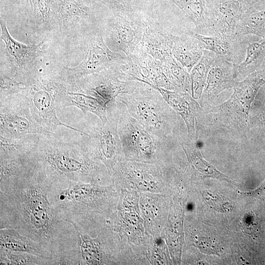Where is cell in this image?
<instances>
[{
    "label": "cell",
    "mask_w": 265,
    "mask_h": 265,
    "mask_svg": "<svg viewBox=\"0 0 265 265\" xmlns=\"http://www.w3.org/2000/svg\"><path fill=\"white\" fill-rule=\"evenodd\" d=\"M52 185L30 166L0 183V229L11 228L38 242L61 265L76 240L74 226L58 217L48 194Z\"/></svg>",
    "instance_id": "cell-1"
},
{
    "label": "cell",
    "mask_w": 265,
    "mask_h": 265,
    "mask_svg": "<svg viewBox=\"0 0 265 265\" xmlns=\"http://www.w3.org/2000/svg\"><path fill=\"white\" fill-rule=\"evenodd\" d=\"M26 159L33 169L56 187H67L73 182H101L111 179L104 164L90 156L83 141L65 142L54 134L39 135L36 145Z\"/></svg>",
    "instance_id": "cell-2"
},
{
    "label": "cell",
    "mask_w": 265,
    "mask_h": 265,
    "mask_svg": "<svg viewBox=\"0 0 265 265\" xmlns=\"http://www.w3.org/2000/svg\"><path fill=\"white\" fill-rule=\"evenodd\" d=\"M101 183L73 182L64 188L52 186L50 202L59 218L89 232L100 224L96 216L108 218L114 203V185Z\"/></svg>",
    "instance_id": "cell-3"
},
{
    "label": "cell",
    "mask_w": 265,
    "mask_h": 265,
    "mask_svg": "<svg viewBox=\"0 0 265 265\" xmlns=\"http://www.w3.org/2000/svg\"><path fill=\"white\" fill-rule=\"evenodd\" d=\"M116 99L125 106L131 116L157 136L169 141L174 139L178 143L183 137L175 132L174 110L161 94L148 84L144 83L133 92L121 94Z\"/></svg>",
    "instance_id": "cell-4"
},
{
    "label": "cell",
    "mask_w": 265,
    "mask_h": 265,
    "mask_svg": "<svg viewBox=\"0 0 265 265\" xmlns=\"http://www.w3.org/2000/svg\"><path fill=\"white\" fill-rule=\"evenodd\" d=\"M65 81L60 70L41 72L37 68L25 82L21 93L27 99L34 119L47 130L54 132L59 126H63L88 136V133L61 122L57 116L56 99Z\"/></svg>",
    "instance_id": "cell-5"
},
{
    "label": "cell",
    "mask_w": 265,
    "mask_h": 265,
    "mask_svg": "<svg viewBox=\"0 0 265 265\" xmlns=\"http://www.w3.org/2000/svg\"><path fill=\"white\" fill-rule=\"evenodd\" d=\"M119 108L118 133L127 160L164 164L169 141L143 126L116 99Z\"/></svg>",
    "instance_id": "cell-6"
},
{
    "label": "cell",
    "mask_w": 265,
    "mask_h": 265,
    "mask_svg": "<svg viewBox=\"0 0 265 265\" xmlns=\"http://www.w3.org/2000/svg\"><path fill=\"white\" fill-rule=\"evenodd\" d=\"M265 83V65L234 85L231 97L211 112L221 123L237 130L245 127L252 103L258 90Z\"/></svg>",
    "instance_id": "cell-7"
},
{
    "label": "cell",
    "mask_w": 265,
    "mask_h": 265,
    "mask_svg": "<svg viewBox=\"0 0 265 265\" xmlns=\"http://www.w3.org/2000/svg\"><path fill=\"white\" fill-rule=\"evenodd\" d=\"M107 121L95 127L83 142L90 156L102 162L111 174L114 167L125 159L118 133L119 108L116 100L109 104Z\"/></svg>",
    "instance_id": "cell-8"
},
{
    "label": "cell",
    "mask_w": 265,
    "mask_h": 265,
    "mask_svg": "<svg viewBox=\"0 0 265 265\" xmlns=\"http://www.w3.org/2000/svg\"><path fill=\"white\" fill-rule=\"evenodd\" d=\"M147 24V16L133 12L112 13L102 25L104 39L111 51L132 55L140 46Z\"/></svg>",
    "instance_id": "cell-9"
},
{
    "label": "cell",
    "mask_w": 265,
    "mask_h": 265,
    "mask_svg": "<svg viewBox=\"0 0 265 265\" xmlns=\"http://www.w3.org/2000/svg\"><path fill=\"white\" fill-rule=\"evenodd\" d=\"M84 57L77 66L61 68L66 79L76 81L88 75L127 61L129 57L109 49L104 39L102 27L85 34L83 41Z\"/></svg>",
    "instance_id": "cell-10"
},
{
    "label": "cell",
    "mask_w": 265,
    "mask_h": 265,
    "mask_svg": "<svg viewBox=\"0 0 265 265\" xmlns=\"http://www.w3.org/2000/svg\"><path fill=\"white\" fill-rule=\"evenodd\" d=\"M54 134L41 126L33 117L26 97L22 93L0 100V136Z\"/></svg>",
    "instance_id": "cell-11"
},
{
    "label": "cell",
    "mask_w": 265,
    "mask_h": 265,
    "mask_svg": "<svg viewBox=\"0 0 265 265\" xmlns=\"http://www.w3.org/2000/svg\"><path fill=\"white\" fill-rule=\"evenodd\" d=\"M119 65L84 77L76 82L85 93L109 105L120 94L133 92L144 83L133 80L132 76L121 70Z\"/></svg>",
    "instance_id": "cell-12"
},
{
    "label": "cell",
    "mask_w": 265,
    "mask_h": 265,
    "mask_svg": "<svg viewBox=\"0 0 265 265\" xmlns=\"http://www.w3.org/2000/svg\"><path fill=\"white\" fill-rule=\"evenodd\" d=\"M73 226L76 241L64 265H106L113 263L111 235L106 223L95 238L81 228Z\"/></svg>",
    "instance_id": "cell-13"
},
{
    "label": "cell",
    "mask_w": 265,
    "mask_h": 265,
    "mask_svg": "<svg viewBox=\"0 0 265 265\" xmlns=\"http://www.w3.org/2000/svg\"><path fill=\"white\" fill-rule=\"evenodd\" d=\"M165 173L164 164L124 160L110 174L114 185H122L146 192H158Z\"/></svg>",
    "instance_id": "cell-14"
},
{
    "label": "cell",
    "mask_w": 265,
    "mask_h": 265,
    "mask_svg": "<svg viewBox=\"0 0 265 265\" xmlns=\"http://www.w3.org/2000/svg\"><path fill=\"white\" fill-rule=\"evenodd\" d=\"M0 38L5 44L6 55L9 65L0 72L24 85L28 77L37 68L34 62L41 51V45H26L14 39L10 34L6 22L0 20Z\"/></svg>",
    "instance_id": "cell-15"
},
{
    "label": "cell",
    "mask_w": 265,
    "mask_h": 265,
    "mask_svg": "<svg viewBox=\"0 0 265 265\" xmlns=\"http://www.w3.org/2000/svg\"><path fill=\"white\" fill-rule=\"evenodd\" d=\"M87 0H53L52 14L54 22L60 30H66L77 25L88 33L102 27Z\"/></svg>",
    "instance_id": "cell-16"
},
{
    "label": "cell",
    "mask_w": 265,
    "mask_h": 265,
    "mask_svg": "<svg viewBox=\"0 0 265 265\" xmlns=\"http://www.w3.org/2000/svg\"><path fill=\"white\" fill-rule=\"evenodd\" d=\"M209 20L208 36L236 35L240 17L248 6L243 0H204Z\"/></svg>",
    "instance_id": "cell-17"
},
{
    "label": "cell",
    "mask_w": 265,
    "mask_h": 265,
    "mask_svg": "<svg viewBox=\"0 0 265 265\" xmlns=\"http://www.w3.org/2000/svg\"><path fill=\"white\" fill-rule=\"evenodd\" d=\"M108 106L105 102L84 92L76 81L70 80L65 81L56 99L57 110L75 106L84 114L88 112L94 114L100 118L102 124L107 121Z\"/></svg>",
    "instance_id": "cell-18"
},
{
    "label": "cell",
    "mask_w": 265,
    "mask_h": 265,
    "mask_svg": "<svg viewBox=\"0 0 265 265\" xmlns=\"http://www.w3.org/2000/svg\"><path fill=\"white\" fill-rule=\"evenodd\" d=\"M235 65L225 58L217 56L209 70L205 86L200 98L201 105L212 102L222 91L233 87L238 82Z\"/></svg>",
    "instance_id": "cell-19"
},
{
    "label": "cell",
    "mask_w": 265,
    "mask_h": 265,
    "mask_svg": "<svg viewBox=\"0 0 265 265\" xmlns=\"http://www.w3.org/2000/svg\"><path fill=\"white\" fill-rule=\"evenodd\" d=\"M149 85L159 91L170 106L181 116L187 128V139L191 141H196L195 120L201 108L191 94Z\"/></svg>",
    "instance_id": "cell-20"
},
{
    "label": "cell",
    "mask_w": 265,
    "mask_h": 265,
    "mask_svg": "<svg viewBox=\"0 0 265 265\" xmlns=\"http://www.w3.org/2000/svg\"><path fill=\"white\" fill-rule=\"evenodd\" d=\"M204 50L210 51L235 64L243 60L244 36L237 35L208 36L194 32Z\"/></svg>",
    "instance_id": "cell-21"
},
{
    "label": "cell",
    "mask_w": 265,
    "mask_h": 265,
    "mask_svg": "<svg viewBox=\"0 0 265 265\" xmlns=\"http://www.w3.org/2000/svg\"><path fill=\"white\" fill-rule=\"evenodd\" d=\"M171 34L154 19L147 16L141 46L152 57L162 62L172 56Z\"/></svg>",
    "instance_id": "cell-22"
},
{
    "label": "cell",
    "mask_w": 265,
    "mask_h": 265,
    "mask_svg": "<svg viewBox=\"0 0 265 265\" xmlns=\"http://www.w3.org/2000/svg\"><path fill=\"white\" fill-rule=\"evenodd\" d=\"M204 50L193 31L171 34L172 55L188 73L200 59Z\"/></svg>",
    "instance_id": "cell-23"
},
{
    "label": "cell",
    "mask_w": 265,
    "mask_h": 265,
    "mask_svg": "<svg viewBox=\"0 0 265 265\" xmlns=\"http://www.w3.org/2000/svg\"><path fill=\"white\" fill-rule=\"evenodd\" d=\"M0 247L50 259L56 265L53 256L49 251L38 242L13 229H0Z\"/></svg>",
    "instance_id": "cell-24"
},
{
    "label": "cell",
    "mask_w": 265,
    "mask_h": 265,
    "mask_svg": "<svg viewBox=\"0 0 265 265\" xmlns=\"http://www.w3.org/2000/svg\"><path fill=\"white\" fill-rule=\"evenodd\" d=\"M179 144L184 150L192 169L200 176L204 178L212 177L229 181L225 175L218 171L202 158L196 145V141H191L188 139L185 140L183 138H181L179 140Z\"/></svg>",
    "instance_id": "cell-25"
},
{
    "label": "cell",
    "mask_w": 265,
    "mask_h": 265,
    "mask_svg": "<svg viewBox=\"0 0 265 265\" xmlns=\"http://www.w3.org/2000/svg\"><path fill=\"white\" fill-rule=\"evenodd\" d=\"M38 139L37 134L11 137L0 136V158L25 157L35 146Z\"/></svg>",
    "instance_id": "cell-26"
},
{
    "label": "cell",
    "mask_w": 265,
    "mask_h": 265,
    "mask_svg": "<svg viewBox=\"0 0 265 265\" xmlns=\"http://www.w3.org/2000/svg\"><path fill=\"white\" fill-rule=\"evenodd\" d=\"M265 61V38L258 42L248 43L244 59L235 65L237 81L255 71Z\"/></svg>",
    "instance_id": "cell-27"
},
{
    "label": "cell",
    "mask_w": 265,
    "mask_h": 265,
    "mask_svg": "<svg viewBox=\"0 0 265 265\" xmlns=\"http://www.w3.org/2000/svg\"><path fill=\"white\" fill-rule=\"evenodd\" d=\"M238 36L254 34L265 38V10L259 11L247 6L242 12L236 30Z\"/></svg>",
    "instance_id": "cell-28"
},
{
    "label": "cell",
    "mask_w": 265,
    "mask_h": 265,
    "mask_svg": "<svg viewBox=\"0 0 265 265\" xmlns=\"http://www.w3.org/2000/svg\"><path fill=\"white\" fill-rule=\"evenodd\" d=\"M195 27V32L207 35L209 20L204 0H172Z\"/></svg>",
    "instance_id": "cell-29"
},
{
    "label": "cell",
    "mask_w": 265,
    "mask_h": 265,
    "mask_svg": "<svg viewBox=\"0 0 265 265\" xmlns=\"http://www.w3.org/2000/svg\"><path fill=\"white\" fill-rule=\"evenodd\" d=\"M218 56L210 51L204 50L201 58L191 70V95L195 100L201 98L209 70Z\"/></svg>",
    "instance_id": "cell-30"
},
{
    "label": "cell",
    "mask_w": 265,
    "mask_h": 265,
    "mask_svg": "<svg viewBox=\"0 0 265 265\" xmlns=\"http://www.w3.org/2000/svg\"><path fill=\"white\" fill-rule=\"evenodd\" d=\"M0 265H55L53 260L0 247Z\"/></svg>",
    "instance_id": "cell-31"
},
{
    "label": "cell",
    "mask_w": 265,
    "mask_h": 265,
    "mask_svg": "<svg viewBox=\"0 0 265 265\" xmlns=\"http://www.w3.org/2000/svg\"><path fill=\"white\" fill-rule=\"evenodd\" d=\"M158 196L142 194L140 198L139 208L147 227L151 231L152 227L160 228V201ZM158 230V229H157Z\"/></svg>",
    "instance_id": "cell-32"
},
{
    "label": "cell",
    "mask_w": 265,
    "mask_h": 265,
    "mask_svg": "<svg viewBox=\"0 0 265 265\" xmlns=\"http://www.w3.org/2000/svg\"><path fill=\"white\" fill-rule=\"evenodd\" d=\"M28 168L26 157L0 158V183L24 173Z\"/></svg>",
    "instance_id": "cell-33"
},
{
    "label": "cell",
    "mask_w": 265,
    "mask_h": 265,
    "mask_svg": "<svg viewBox=\"0 0 265 265\" xmlns=\"http://www.w3.org/2000/svg\"><path fill=\"white\" fill-rule=\"evenodd\" d=\"M33 7L32 19L38 27H49L54 22L52 8L53 0H31Z\"/></svg>",
    "instance_id": "cell-34"
},
{
    "label": "cell",
    "mask_w": 265,
    "mask_h": 265,
    "mask_svg": "<svg viewBox=\"0 0 265 265\" xmlns=\"http://www.w3.org/2000/svg\"><path fill=\"white\" fill-rule=\"evenodd\" d=\"M25 85L14 79L0 72V100L16 94L21 93Z\"/></svg>",
    "instance_id": "cell-35"
},
{
    "label": "cell",
    "mask_w": 265,
    "mask_h": 265,
    "mask_svg": "<svg viewBox=\"0 0 265 265\" xmlns=\"http://www.w3.org/2000/svg\"><path fill=\"white\" fill-rule=\"evenodd\" d=\"M203 197L210 207L219 212H230L232 208L231 202L227 201L212 192L209 191L203 192Z\"/></svg>",
    "instance_id": "cell-36"
},
{
    "label": "cell",
    "mask_w": 265,
    "mask_h": 265,
    "mask_svg": "<svg viewBox=\"0 0 265 265\" xmlns=\"http://www.w3.org/2000/svg\"><path fill=\"white\" fill-rule=\"evenodd\" d=\"M260 222V218L256 213L249 212L242 217L239 226L242 231L246 234L254 235L259 230Z\"/></svg>",
    "instance_id": "cell-37"
},
{
    "label": "cell",
    "mask_w": 265,
    "mask_h": 265,
    "mask_svg": "<svg viewBox=\"0 0 265 265\" xmlns=\"http://www.w3.org/2000/svg\"><path fill=\"white\" fill-rule=\"evenodd\" d=\"M195 244L201 251L205 253L216 255L220 254V248L212 239L199 237L195 240Z\"/></svg>",
    "instance_id": "cell-38"
},
{
    "label": "cell",
    "mask_w": 265,
    "mask_h": 265,
    "mask_svg": "<svg viewBox=\"0 0 265 265\" xmlns=\"http://www.w3.org/2000/svg\"><path fill=\"white\" fill-rule=\"evenodd\" d=\"M106 4L112 13L133 12L128 0H100Z\"/></svg>",
    "instance_id": "cell-39"
},
{
    "label": "cell",
    "mask_w": 265,
    "mask_h": 265,
    "mask_svg": "<svg viewBox=\"0 0 265 265\" xmlns=\"http://www.w3.org/2000/svg\"><path fill=\"white\" fill-rule=\"evenodd\" d=\"M264 194H265V180L262 184L255 190L242 193V194L252 196H256Z\"/></svg>",
    "instance_id": "cell-40"
},
{
    "label": "cell",
    "mask_w": 265,
    "mask_h": 265,
    "mask_svg": "<svg viewBox=\"0 0 265 265\" xmlns=\"http://www.w3.org/2000/svg\"><path fill=\"white\" fill-rule=\"evenodd\" d=\"M247 5L253 6L254 4L259 2L262 0H243Z\"/></svg>",
    "instance_id": "cell-41"
},
{
    "label": "cell",
    "mask_w": 265,
    "mask_h": 265,
    "mask_svg": "<svg viewBox=\"0 0 265 265\" xmlns=\"http://www.w3.org/2000/svg\"><path fill=\"white\" fill-rule=\"evenodd\" d=\"M262 115H263V116L262 117L264 119L265 123V103H264V110H263V111Z\"/></svg>",
    "instance_id": "cell-42"
}]
</instances>
